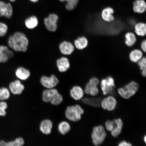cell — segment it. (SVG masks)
<instances>
[{"label": "cell", "instance_id": "6da1fadb", "mask_svg": "<svg viewBox=\"0 0 146 146\" xmlns=\"http://www.w3.org/2000/svg\"><path fill=\"white\" fill-rule=\"evenodd\" d=\"M29 40L26 35L21 32H16L8 38V46L17 52H25L27 50Z\"/></svg>", "mask_w": 146, "mask_h": 146}, {"label": "cell", "instance_id": "7a4b0ae2", "mask_svg": "<svg viewBox=\"0 0 146 146\" xmlns=\"http://www.w3.org/2000/svg\"><path fill=\"white\" fill-rule=\"evenodd\" d=\"M139 86L136 82L132 81L123 87L118 89V93L122 98L125 99H129L131 97L134 96L138 91Z\"/></svg>", "mask_w": 146, "mask_h": 146}, {"label": "cell", "instance_id": "3957f363", "mask_svg": "<svg viewBox=\"0 0 146 146\" xmlns=\"http://www.w3.org/2000/svg\"><path fill=\"white\" fill-rule=\"evenodd\" d=\"M84 111L78 105L70 106L67 107L65 111L66 118L71 121L76 122L81 120Z\"/></svg>", "mask_w": 146, "mask_h": 146}, {"label": "cell", "instance_id": "277c9868", "mask_svg": "<svg viewBox=\"0 0 146 146\" xmlns=\"http://www.w3.org/2000/svg\"><path fill=\"white\" fill-rule=\"evenodd\" d=\"M106 136L107 133L103 126L99 125L95 127L91 135L93 143L96 146L101 145Z\"/></svg>", "mask_w": 146, "mask_h": 146}, {"label": "cell", "instance_id": "5b68a950", "mask_svg": "<svg viewBox=\"0 0 146 146\" xmlns=\"http://www.w3.org/2000/svg\"><path fill=\"white\" fill-rule=\"evenodd\" d=\"M40 82L44 87L47 89L54 88L59 83V80L56 76L52 74L50 76H43L40 79Z\"/></svg>", "mask_w": 146, "mask_h": 146}, {"label": "cell", "instance_id": "8992f818", "mask_svg": "<svg viewBox=\"0 0 146 146\" xmlns=\"http://www.w3.org/2000/svg\"><path fill=\"white\" fill-rule=\"evenodd\" d=\"M100 88L104 95L110 94L115 86V81L114 78L109 76L101 80L100 83Z\"/></svg>", "mask_w": 146, "mask_h": 146}, {"label": "cell", "instance_id": "52a82bcc", "mask_svg": "<svg viewBox=\"0 0 146 146\" xmlns=\"http://www.w3.org/2000/svg\"><path fill=\"white\" fill-rule=\"evenodd\" d=\"M58 17L56 14H51L48 17L45 18L44 23L47 30L50 32H56L57 28Z\"/></svg>", "mask_w": 146, "mask_h": 146}, {"label": "cell", "instance_id": "ba28073f", "mask_svg": "<svg viewBox=\"0 0 146 146\" xmlns=\"http://www.w3.org/2000/svg\"><path fill=\"white\" fill-rule=\"evenodd\" d=\"M117 102L114 96H109L104 98L101 102L102 108L108 111L114 110L116 108Z\"/></svg>", "mask_w": 146, "mask_h": 146}, {"label": "cell", "instance_id": "9c48e42d", "mask_svg": "<svg viewBox=\"0 0 146 146\" xmlns=\"http://www.w3.org/2000/svg\"><path fill=\"white\" fill-rule=\"evenodd\" d=\"M13 56V52L8 46L0 45V63L6 62Z\"/></svg>", "mask_w": 146, "mask_h": 146}, {"label": "cell", "instance_id": "30bf717a", "mask_svg": "<svg viewBox=\"0 0 146 146\" xmlns=\"http://www.w3.org/2000/svg\"><path fill=\"white\" fill-rule=\"evenodd\" d=\"M59 49L62 54L64 55H69L74 52L75 47L71 42L64 41L60 44Z\"/></svg>", "mask_w": 146, "mask_h": 146}, {"label": "cell", "instance_id": "8fae6325", "mask_svg": "<svg viewBox=\"0 0 146 146\" xmlns=\"http://www.w3.org/2000/svg\"><path fill=\"white\" fill-rule=\"evenodd\" d=\"M9 90L15 95H19L23 92L25 86L19 80H16L11 82L9 85Z\"/></svg>", "mask_w": 146, "mask_h": 146}, {"label": "cell", "instance_id": "7c38bea8", "mask_svg": "<svg viewBox=\"0 0 146 146\" xmlns=\"http://www.w3.org/2000/svg\"><path fill=\"white\" fill-rule=\"evenodd\" d=\"M56 65L58 70L61 72H66L70 66V62L68 58L64 56L56 60Z\"/></svg>", "mask_w": 146, "mask_h": 146}, {"label": "cell", "instance_id": "4fadbf2b", "mask_svg": "<svg viewBox=\"0 0 146 146\" xmlns=\"http://www.w3.org/2000/svg\"><path fill=\"white\" fill-rule=\"evenodd\" d=\"M15 76L20 80L25 81L28 79L31 76V72L28 69L23 67H19L16 69Z\"/></svg>", "mask_w": 146, "mask_h": 146}, {"label": "cell", "instance_id": "5bb4252c", "mask_svg": "<svg viewBox=\"0 0 146 146\" xmlns=\"http://www.w3.org/2000/svg\"><path fill=\"white\" fill-rule=\"evenodd\" d=\"M84 91L81 87L75 86L72 88L70 90V95L74 100H78L83 97Z\"/></svg>", "mask_w": 146, "mask_h": 146}, {"label": "cell", "instance_id": "9a60e30c", "mask_svg": "<svg viewBox=\"0 0 146 146\" xmlns=\"http://www.w3.org/2000/svg\"><path fill=\"white\" fill-rule=\"evenodd\" d=\"M59 93L56 89H47L43 91L42 100L45 102H50L56 95Z\"/></svg>", "mask_w": 146, "mask_h": 146}, {"label": "cell", "instance_id": "2e32d148", "mask_svg": "<svg viewBox=\"0 0 146 146\" xmlns=\"http://www.w3.org/2000/svg\"><path fill=\"white\" fill-rule=\"evenodd\" d=\"M52 127V122L50 120L45 119L41 122L40 129L43 134L48 135L51 133Z\"/></svg>", "mask_w": 146, "mask_h": 146}, {"label": "cell", "instance_id": "e0dca14e", "mask_svg": "<svg viewBox=\"0 0 146 146\" xmlns=\"http://www.w3.org/2000/svg\"><path fill=\"white\" fill-rule=\"evenodd\" d=\"M88 44V40L85 36H81L76 39L74 42V45L76 49L82 50L86 48Z\"/></svg>", "mask_w": 146, "mask_h": 146}, {"label": "cell", "instance_id": "ac0fdd59", "mask_svg": "<svg viewBox=\"0 0 146 146\" xmlns=\"http://www.w3.org/2000/svg\"><path fill=\"white\" fill-rule=\"evenodd\" d=\"M143 57V53L139 49H134L131 51L129 54L130 61L135 63H137Z\"/></svg>", "mask_w": 146, "mask_h": 146}, {"label": "cell", "instance_id": "d6986e66", "mask_svg": "<svg viewBox=\"0 0 146 146\" xmlns=\"http://www.w3.org/2000/svg\"><path fill=\"white\" fill-rule=\"evenodd\" d=\"M114 121L116 124V126L114 129L111 131V135L114 137H116L121 133L123 123L122 120L120 118L116 119Z\"/></svg>", "mask_w": 146, "mask_h": 146}, {"label": "cell", "instance_id": "ffe728a7", "mask_svg": "<svg viewBox=\"0 0 146 146\" xmlns=\"http://www.w3.org/2000/svg\"><path fill=\"white\" fill-rule=\"evenodd\" d=\"M114 11L112 8L108 7L104 9L102 12V16L104 21L110 22L114 21V17L112 15L114 13Z\"/></svg>", "mask_w": 146, "mask_h": 146}, {"label": "cell", "instance_id": "44dd1931", "mask_svg": "<svg viewBox=\"0 0 146 146\" xmlns=\"http://www.w3.org/2000/svg\"><path fill=\"white\" fill-rule=\"evenodd\" d=\"M133 10L135 12L142 13L145 11L146 5L143 0H136L133 3Z\"/></svg>", "mask_w": 146, "mask_h": 146}, {"label": "cell", "instance_id": "7402d4cb", "mask_svg": "<svg viewBox=\"0 0 146 146\" xmlns=\"http://www.w3.org/2000/svg\"><path fill=\"white\" fill-rule=\"evenodd\" d=\"M125 44L129 47L132 46L137 41L135 35L133 32H129L125 34Z\"/></svg>", "mask_w": 146, "mask_h": 146}, {"label": "cell", "instance_id": "603a6c76", "mask_svg": "<svg viewBox=\"0 0 146 146\" xmlns=\"http://www.w3.org/2000/svg\"><path fill=\"white\" fill-rule=\"evenodd\" d=\"M84 92L86 94L94 96L98 94L99 90L98 86H94L88 83L85 87Z\"/></svg>", "mask_w": 146, "mask_h": 146}, {"label": "cell", "instance_id": "cb8c5ba5", "mask_svg": "<svg viewBox=\"0 0 146 146\" xmlns=\"http://www.w3.org/2000/svg\"><path fill=\"white\" fill-rule=\"evenodd\" d=\"M135 32L138 36H144L146 34V25L145 23H139L136 24L135 26Z\"/></svg>", "mask_w": 146, "mask_h": 146}, {"label": "cell", "instance_id": "d4e9b609", "mask_svg": "<svg viewBox=\"0 0 146 146\" xmlns=\"http://www.w3.org/2000/svg\"><path fill=\"white\" fill-rule=\"evenodd\" d=\"M24 141L22 138H18L14 141L6 142L3 140L0 141V146H22Z\"/></svg>", "mask_w": 146, "mask_h": 146}, {"label": "cell", "instance_id": "484cf974", "mask_svg": "<svg viewBox=\"0 0 146 146\" xmlns=\"http://www.w3.org/2000/svg\"><path fill=\"white\" fill-rule=\"evenodd\" d=\"M25 26L27 28L33 29L37 26L38 21L36 16H32L25 20Z\"/></svg>", "mask_w": 146, "mask_h": 146}, {"label": "cell", "instance_id": "4316f807", "mask_svg": "<svg viewBox=\"0 0 146 146\" xmlns=\"http://www.w3.org/2000/svg\"><path fill=\"white\" fill-rule=\"evenodd\" d=\"M58 131L62 134L65 135L70 130V126L66 121H63L58 126Z\"/></svg>", "mask_w": 146, "mask_h": 146}, {"label": "cell", "instance_id": "83f0119b", "mask_svg": "<svg viewBox=\"0 0 146 146\" xmlns=\"http://www.w3.org/2000/svg\"><path fill=\"white\" fill-rule=\"evenodd\" d=\"M61 2L66 1V8L67 10L71 11L76 8L79 0H60Z\"/></svg>", "mask_w": 146, "mask_h": 146}, {"label": "cell", "instance_id": "f1b7e54d", "mask_svg": "<svg viewBox=\"0 0 146 146\" xmlns=\"http://www.w3.org/2000/svg\"><path fill=\"white\" fill-rule=\"evenodd\" d=\"M140 70L141 71L142 76L145 77L146 76V59L145 56H143L142 59L137 62Z\"/></svg>", "mask_w": 146, "mask_h": 146}, {"label": "cell", "instance_id": "f546056e", "mask_svg": "<svg viewBox=\"0 0 146 146\" xmlns=\"http://www.w3.org/2000/svg\"><path fill=\"white\" fill-rule=\"evenodd\" d=\"M10 95V91L7 88L3 87L0 88V100L8 99Z\"/></svg>", "mask_w": 146, "mask_h": 146}, {"label": "cell", "instance_id": "4dcf8cb0", "mask_svg": "<svg viewBox=\"0 0 146 146\" xmlns=\"http://www.w3.org/2000/svg\"><path fill=\"white\" fill-rule=\"evenodd\" d=\"M63 97L61 94L58 93L56 94L54 98L51 100L50 103L52 105H58L61 104L63 101Z\"/></svg>", "mask_w": 146, "mask_h": 146}, {"label": "cell", "instance_id": "1f68e13d", "mask_svg": "<svg viewBox=\"0 0 146 146\" xmlns=\"http://www.w3.org/2000/svg\"><path fill=\"white\" fill-rule=\"evenodd\" d=\"M8 31V27L5 23H0V36L3 37L6 35Z\"/></svg>", "mask_w": 146, "mask_h": 146}, {"label": "cell", "instance_id": "d6a6232c", "mask_svg": "<svg viewBox=\"0 0 146 146\" xmlns=\"http://www.w3.org/2000/svg\"><path fill=\"white\" fill-rule=\"evenodd\" d=\"M116 126V124L113 121L108 120L105 123L106 129L109 132H111Z\"/></svg>", "mask_w": 146, "mask_h": 146}, {"label": "cell", "instance_id": "836d02e7", "mask_svg": "<svg viewBox=\"0 0 146 146\" xmlns=\"http://www.w3.org/2000/svg\"><path fill=\"white\" fill-rule=\"evenodd\" d=\"M13 14V9L10 3H7L6 11L5 17L8 18L11 17Z\"/></svg>", "mask_w": 146, "mask_h": 146}, {"label": "cell", "instance_id": "e575fe53", "mask_svg": "<svg viewBox=\"0 0 146 146\" xmlns=\"http://www.w3.org/2000/svg\"><path fill=\"white\" fill-rule=\"evenodd\" d=\"M7 104L6 102H0V116H4L6 114L5 110L7 108Z\"/></svg>", "mask_w": 146, "mask_h": 146}, {"label": "cell", "instance_id": "d590c367", "mask_svg": "<svg viewBox=\"0 0 146 146\" xmlns=\"http://www.w3.org/2000/svg\"><path fill=\"white\" fill-rule=\"evenodd\" d=\"M7 3L0 1V17L4 16L6 11Z\"/></svg>", "mask_w": 146, "mask_h": 146}, {"label": "cell", "instance_id": "8d00e7d4", "mask_svg": "<svg viewBox=\"0 0 146 146\" xmlns=\"http://www.w3.org/2000/svg\"><path fill=\"white\" fill-rule=\"evenodd\" d=\"M88 83L91 85L98 86L100 83V81L98 78L94 77L90 78Z\"/></svg>", "mask_w": 146, "mask_h": 146}, {"label": "cell", "instance_id": "74e56055", "mask_svg": "<svg viewBox=\"0 0 146 146\" xmlns=\"http://www.w3.org/2000/svg\"><path fill=\"white\" fill-rule=\"evenodd\" d=\"M118 146H133L132 144L125 141H123L118 144Z\"/></svg>", "mask_w": 146, "mask_h": 146}, {"label": "cell", "instance_id": "f35d334b", "mask_svg": "<svg viewBox=\"0 0 146 146\" xmlns=\"http://www.w3.org/2000/svg\"><path fill=\"white\" fill-rule=\"evenodd\" d=\"M141 48L142 52L145 53L146 52V40H144L142 42L141 44Z\"/></svg>", "mask_w": 146, "mask_h": 146}, {"label": "cell", "instance_id": "ab89813d", "mask_svg": "<svg viewBox=\"0 0 146 146\" xmlns=\"http://www.w3.org/2000/svg\"><path fill=\"white\" fill-rule=\"evenodd\" d=\"M144 141H145V143H146V135H145V136L144 137Z\"/></svg>", "mask_w": 146, "mask_h": 146}, {"label": "cell", "instance_id": "60d3db41", "mask_svg": "<svg viewBox=\"0 0 146 146\" xmlns=\"http://www.w3.org/2000/svg\"><path fill=\"white\" fill-rule=\"evenodd\" d=\"M30 1L33 2H36L38 0H30Z\"/></svg>", "mask_w": 146, "mask_h": 146}, {"label": "cell", "instance_id": "b9f144b4", "mask_svg": "<svg viewBox=\"0 0 146 146\" xmlns=\"http://www.w3.org/2000/svg\"><path fill=\"white\" fill-rule=\"evenodd\" d=\"M10 1H11L14 2V1H15L16 0H10Z\"/></svg>", "mask_w": 146, "mask_h": 146}]
</instances>
